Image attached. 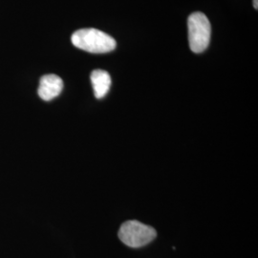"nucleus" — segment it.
I'll return each mask as SVG.
<instances>
[{
  "instance_id": "obj_1",
  "label": "nucleus",
  "mask_w": 258,
  "mask_h": 258,
  "mask_svg": "<svg viewBox=\"0 0 258 258\" xmlns=\"http://www.w3.org/2000/svg\"><path fill=\"white\" fill-rule=\"evenodd\" d=\"M73 45L92 54H105L112 52L117 46L113 37L94 28L80 29L71 37Z\"/></svg>"
},
{
  "instance_id": "obj_2",
  "label": "nucleus",
  "mask_w": 258,
  "mask_h": 258,
  "mask_svg": "<svg viewBox=\"0 0 258 258\" xmlns=\"http://www.w3.org/2000/svg\"><path fill=\"white\" fill-rule=\"evenodd\" d=\"M187 29L190 50L196 54L203 53L211 41L212 26L210 20L203 13L196 12L188 17Z\"/></svg>"
},
{
  "instance_id": "obj_3",
  "label": "nucleus",
  "mask_w": 258,
  "mask_h": 258,
  "mask_svg": "<svg viewBox=\"0 0 258 258\" xmlns=\"http://www.w3.org/2000/svg\"><path fill=\"white\" fill-rule=\"evenodd\" d=\"M156 235L155 229L135 220L124 222L119 231L120 241L131 248L144 247L155 239Z\"/></svg>"
},
{
  "instance_id": "obj_4",
  "label": "nucleus",
  "mask_w": 258,
  "mask_h": 258,
  "mask_svg": "<svg viewBox=\"0 0 258 258\" xmlns=\"http://www.w3.org/2000/svg\"><path fill=\"white\" fill-rule=\"evenodd\" d=\"M63 89L62 80L54 74L45 75L40 79L38 87V96L43 101H52L56 98Z\"/></svg>"
},
{
  "instance_id": "obj_5",
  "label": "nucleus",
  "mask_w": 258,
  "mask_h": 258,
  "mask_svg": "<svg viewBox=\"0 0 258 258\" xmlns=\"http://www.w3.org/2000/svg\"><path fill=\"white\" fill-rule=\"evenodd\" d=\"M91 83L95 97L97 99H102L106 96L111 86V77L106 71L97 69L91 73Z\"/></svg>"
},
{
  "instance_id": "obj_6",
  "label": "nucleus",
  "mask_w": 258,
  "mask_h": 258,
  "mask_svg": "<svg viewBox=\"0 0 258 258\" xmlns=\"http://www.w3.org/2000/svg\"><path fill=\"white\" fill-rule=\"evenodd\" d=\"M253 7L254 9H258V0H253Z\"/></svg>"
}]
</instances>
